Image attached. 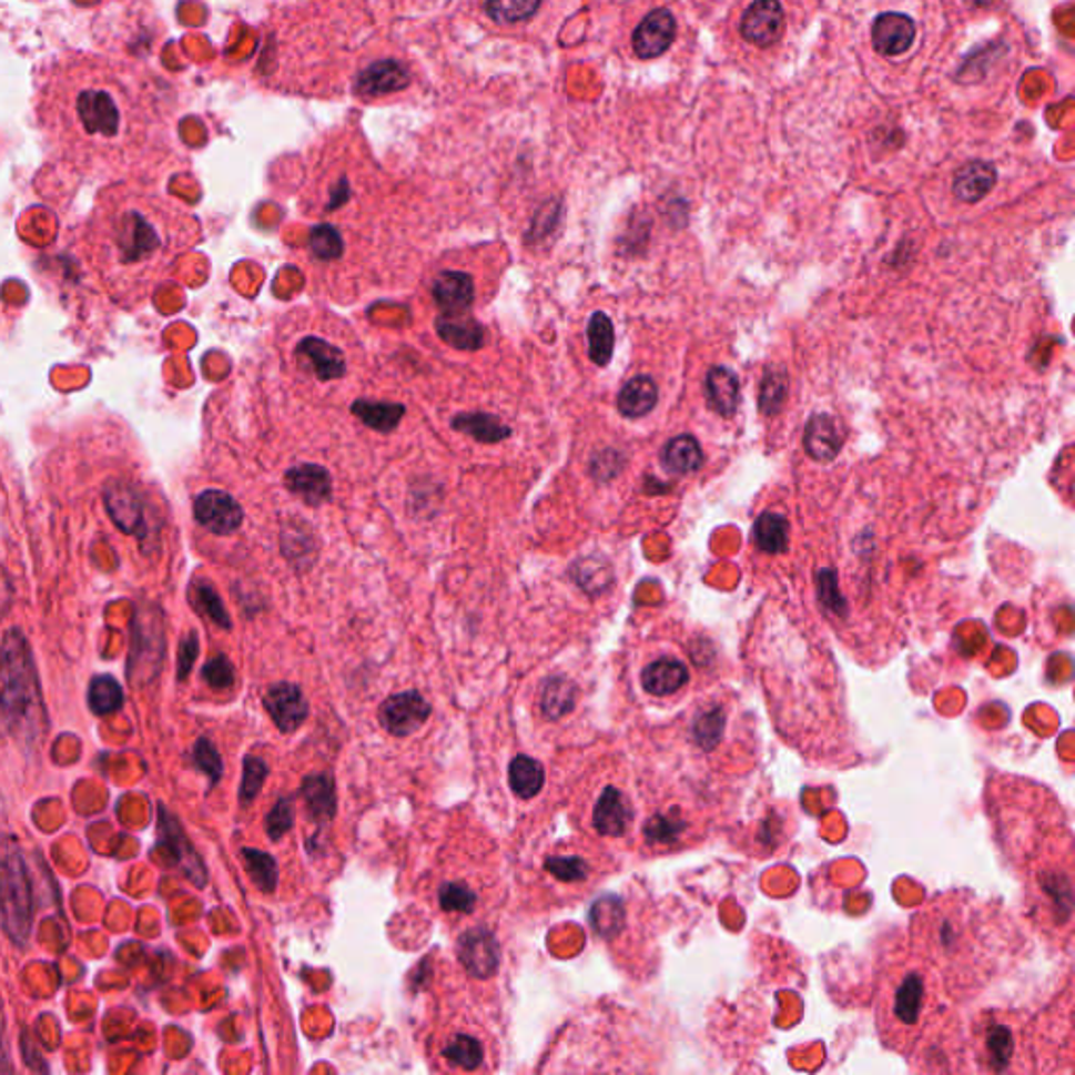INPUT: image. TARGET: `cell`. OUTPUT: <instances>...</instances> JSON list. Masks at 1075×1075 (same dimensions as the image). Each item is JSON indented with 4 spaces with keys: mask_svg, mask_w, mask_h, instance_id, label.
Instances as JSON below:
<instances>
[{
    "mask_svg": "<svg viewBox=\"0 0 1075 1075\" xmlns=\"http://www.w3.org/2000/svg\"><path fill=\"white\" fill-rule=\"evenodd\" d=\"M590 922L595 926L597 933L601 935H613L618 931V926L622 924V903L616 897H604V900L597 901L592 905V912H590Z\"/></svg>",
    "mask_w": 1075,
    "mask_h": 1075,
    "instance_id": "cell-42",
    "label": "cell"
},
{
    "mask_svg": "<svg viewBox=\"0 0 1075 1075\" xmlns=\"http://www.w3.org/2000/svg\"><path fill=\"white\" fill-rule=\"evenodd\" d=\"M194 763H196L197 769L202 773H206L211 778V783H216L221 780L223 775V761L216 752L215 743L206 738L197 740L196 746H194Z\"/></svg>",
    "mask_w": 1075,
    "mask_h": 1075,
    "instance_id": "cell-48",
    "label": "cell"
},
{
    "mask_svg": "<svg viewBox=\"0 0 1075 1075\" xmlns=\"http://www.w3.org/2000/svg\"><path fill=\"white\" fill-rule=\"evenodd\" d=\"M242 863L253 879L256 886L265 893H272L277 884V863L270 853L256 851V849H244L242 851Z\"/></svg>",
    "mask_w": 1075,
    "mask_h": 1075,
    "instance_id": "cell-37",
    "label": "cell"
},
{
    "mask_svg": "<svg viewBox=\"0 0 1075 1075\" xmlns=\"http://www.w3.org/2000/svg\"><path fill=\"white\" fill-rule=\"evenodd\" d=\"M754 542L763 552H782L788 545V521L778 513H763L754 524Z\"/></svg>",
    "mask_w": 1075,
    "mask_h": 1075,
    "instance_id": "cell-36",
    "label": "cell"
},
{
    "mask_svg": "<svg viewBox=\"0 0 1075 1075\" xmlns=\"http://www.w3.org/2000/svg\"><path fill=\"white\" fill-rule=\"evenodd\" d=\"M202 679L213 689H230L235 681L234 666L225 656H216L202 668Z\"/></svg>",
    "mask_w": 1075,
    "mask_h": 1075,
    "instance_id": "cell-50",
    "label": "cell"
},
{
    "mask_svg": "<svg viewBox=\"0 0 1075 1075\" xmlns=\"http://www.w3.org/2000/svg\"><path fill=\"white\" fill-rule=\"evenodd\" d=\"M444 1056L450 1061L452 1065L473 1072L484 1061V1048L475 1037L456 1036L452 1037L450 1044L446 1046Z\"/></svg>",
    "mask_w": 1075,
    "mask_h": 1075,
    "instance_id": "cell-38",
    "label": "cell"
},
{
    "mask_svg": "<svg viewBox=\"0 0 1075 1075\" xmlns=\"http://www.w3.org/2000/svg\"><path fill=\"white\" fill-rule=\"evenodd\" d=\"M433 298L444 315H463L475 301V284L469 274L446 272L433 282Z\"/></svg>",
    "mask_w": 1075,
    "mask_h": 1075,
    "instance_id": "cell-18",
    "label": "cell"
},
{
    "mask_svg": "<svg viewBox=\"0 0 1075 1075\" xmlns=\"http://www.w3.org/2000/svg\"><path fill=\"white\" fill-rule=\"evenodd\" d=\"M105 507H108L112 521L124 534H138L139 529L143 528L145 509H143V503H141L138 491L131 486H126L122 481H114L112 486H108L105 488Z\"/></svg>",
    "mask_w": 1075,
    "mask_h": 1075,
    "instance_id": "cell-19",
    "label": "cell"
},
{
    "mask_svg": "<svg viewBox=\"0 0 1075 1075\" xmlns=\"http://www.w3.org/2000/svg\"><path fill=\"white\" fill-rule=\"evenodd\" d=\"M643 836L649 844L662 846V849H677L687 846L693 836V823H689V818L684 815L683 807H666L662 811L653 813L643 825Z\"/></svg>",
    "mask_w": 1075,
    "mask_h": 1075,
    "instance_id": "cell-14",
    "label": "cell"
},
{
    "mask_svg": "<svg viewBox=\"0 0 1075 1075\" xmlns=\"http://www.w3.org/2000/svg\"><path fill=\"white\" fill-rule=\"evenodd\" d=\"M574 578L588 592H599V590L609 587V582H611L609 566L606 561H597L595 557L580 559L574 566Z\"/></svg>",
    "mask_w": 1075,
    "mask_h": 1075,
    "instance_id": "cell-41",
    "label": "cell"
},
{
    "mask_svg": "<svg viewBox=\"0 0 1075 1075\" xmlns=\"http://www.w3.org/2000/svg\"><path fill=\"white\" fill-rule=\"evenodd\" d=\"M475 893L463 882H448L439 891V905L446 912H473Z\"/></svg>",
    "mask_w": 1075,
    "mask_h": 1075,
    "instance_id": "cell-45",
    "label": "cell"
},
{
    "mask_svg": "<svg viewBox=\"0 0 1075 1075\" xmlns=\"http://www.w3.org/2000/svg\"><path fill=\"white\" fill-rule=\"evenodd\" d=\"M265 778H267V764L256 757H246L244 759V778H242V785H240V802L242 804H251L255 801L258 790L265 783Z\"/></svg>",
    "mask_w": 1075,
    "mask_h": 1075,
    "instance_id": "cell-44",
    "label": "cell"
},
{
    "mask_svg": "<svg viewBox=\"0 0 1075 1075\" xmlns=\"http://www.w3.org/2000/svg\"><path fill=\"white\" fill-rule=\"evenodd\" d=\"M706 402L719 416H733L740 406V381L729 368H712L706 374Z\"/></svg>",
    "mask_w": 1075,
    "mask_h": 1075,
    "instance_id": "cell-23",
    "label": "cell"
},
{
    "mask_svg": "<svg viewBox=\"0 0 1075 1075\" xmlns=\"http://www.w3.org/2000/svg\"><path fill=\"white\" fill-rule=\"evenodd\" d=\"M156 849H164L166 855H171V865L179 868L183 872V876L190 880L192 884H196L197 889L206 886L204 861L200 860L196 849L185 836L179 820L173 813H169L164 807L158 809Z\"/></svg>",
    "mask_w": 1075,
    "mask_h": 1075,
    "instance_id": "cell-8",
    "label": "cell"
},
{
    "mask_svg": "<svg viewBox=\"0 0 1075 1075\" xmlns=\"http://www.w3.org/2000/svg\"><path fill=\"white\" fill-rule=\"evenodd\" d=\"M740 32L743 40L757 47H771L783 32V9L780 0H754L743 13Z\"/></svg>",
    "mask_w": 1075,
    "mask_h": 1075,
    "instance_id": "cell-12",
    "label": "cell"
},
{
    "mask_svg": "<svg viewBox=\"0 0 1075 1075\" xmlns=\"http://www.w3.org/2000/svg\"><path fill=\"white\" fill-rule=\"evenodd\" d=\"M0 1069L2 1072H11V1063H9V1048H7V1037H4V1023H2V1000H0Z\"/></svg>",
    "mask_w": 1075,
    "mask_h": 1075,
    "instance_id": "cell-53",
    "label": "cell"
},
{
    "mask_svg": "<svg viewBox=\"0 0 1075 1075\" xmlns=\"http://www.w3.org/2000/svg\"><path fill=\"white\" fill-rule=\"evenodd\" d=\"M818 590H820L823 607H828L832 613L842 616V618L846 616V604L842 599L839 582H836V576H834L832 569H821L818 574Z\"/></svg>",
    "mask_w": 1075,
    "mask_h": 1075,
    "instance_id": "cell-47",
    "label": "cell"
},
{
    "mask_svg": "<svg viewBox=\"0 0 1075 1075\" xmlns=\"http://www.w3.org/2000/svg\"><path fill=\"white\" fill-rule=\"evenodd\" d=\"M294 811L293 802L288 799L275 802L272 813L267 815V834L277 841L282 839L291 828H293Z\"/></svg>",
    "mask_w": 1075,
    "mask_h": 1075,
    "instance_id": "cell-51",
    "label": "cell"
},
{
    "mask_svg": "<svg viewBox=\"0 0 1075 1075\" xmlns=\"http://www.w3.org/2000/svg\"><path fill=\"white\" fill-rule=\"evenodd\" d=\"M194 517L202 528L216 536L234 534L242 526L244 513L234 498L221 489L202 491L194 503Z\"/></svg>",
    "mask_w": 1075,
    "mask_h": 1075,
    "instance_id": "cell-10",
    "label": "cell"
},
{
    "mask_svg": "<svg viewBox=\"0 0 1075 1075\" xmlns=\"http://www.w3.org/2000/svg\"><path fill=\"white\" fill-rule=\"evenodd\" d=\"M842 446L841 427L828 414H815L804 429V450L821 463H830L839 456Z\"/></svg>",
    "mask_w": 1075,
    "mask_h": 1075,
    "instance_id": "cell-22",
    "label": "cell"
},
{
    "mask_svg": "<svg viewBox=\"0 0 1075 1075\" xmlns=\"http://www.w3.org/2000/svg\"><path fill=\"white\" fill-rule=\"evenodd\" d=\"M164 651L166 639L162 611L154 606L139 607L131 625V651L126 662V679L131 687L145 689L156 681Z\"/></svg>",
    "mask_w": 1075,
    "mask_h": 1075,
    "instance_id": "cell-4",
    "label": "cell"
},
{
    "mask_svg": "<svg viewBox=\"0 0 1075 1075\" xmlns=\"http://www.w3.org/2000/svg\"><path fill=\"white\" fill-rule=\"evenodd\" d=\"M996 185V169L990 162L975 160L960 169L954 176V194L962 202H978Z\"/></svg>",
    "mask_w": 1075,
    "mask_h": 1075,
    "instance_id": "cell-24",
    "label": "cell"
},
{
    "mask_svg": "<svg viewBox=\"0 0 1075 1075\" xmlns=\"http://www.w3.org/2000/svg\"><path fill=\"white\" fill-rule=\"evenodd\" d=\"M192 601H194V606H196L197 609H200V611H202V613L209 618V620H213L216 626H221V628H232V620H230V616H227V611H225V607H223L221 597L216 595L215 588L211 587L209 582H196V585L192 587Z\"/></svg>",
    "mask_w": 1075,
    "mask_h": 1075,
    "instance_id": "cell-39",
    "label": "cell"
},
{
    "mask_svg": "<svg viewBox=\"0 0 1075 1075\" xmlns=\"http://www.w3.org/2000/svg\"><path fill=\"white\" fill-rule=\"evenodd\" d=\"M110 232H112V244L116 249L118 261L122 265H133L150 258L162 244L156 225L143 213L141 206L118 211Z\"/></svg>",
    "mask_w": 1075,
    "mask_h": 1075,
    "instance_id": "cell-7",
    "label": "cell"
},
{
    "mask_svg": "<svg viewBox=\"0 0 1075 1075\" xmlns=\"http://www.w3.org/2000/svg\"><path fill=\"white\" fill-rule=\"evenodd\" d=\"M32 880L20 842L11 834H0V926L23 947L32 935Z\"/></svg>",
    "mask_w": 1075,
    "mask_h": 1075,
    "instance_id": "cell-3",
    "label": "cell"
},
{
    "mask_svg": "<svg viewBox=\"0 0 1075 1075\" xmlns=\"http://www.w3.org/2000/svg\"><path fill=\"white\" fill-rule=\"evenodd\" d=\"M294 355L298 359H307L315 378H320V381H336L347 371L345 357H343L341 349H336L331 343L315 338V336L303 338L296 345Z\"/></svg>",
    "mask_w": 1075,
    "mask_h": 1075,
    "instance_id": "cell-21",
    "label": "cell"
},
{
    "mask_svg": "<svg viewBox=\"0 0 1075 1075\" xmlns=\"http://www.w3.org/2000/svg\"><path fill=\"white\" fill-rule=\"evenodd\" d=\"M968 2H971V4H975V7H990V4H994L996 0H968Z\"/></svg>",
    "mask_w": 1075,
    "mask_h": 1075,
    "instance_id": "cell-54",
    "label": "cell"
},
{
    "mask_svg": "<svg viewBox=\"0 0 1075 1075\" xmlns=\"http://www.w3.org/2000/svg\"><path fill=\"white\" fill-rule=\"evenodd\" d=\"M0 721L28 752L39 746L49 724L37 662L20 628H9L0 643Z\"/></svg>",
    "mask_w": 1075,
    "mask_h": 1075,
    "instance_id": "cell-2",
    "label": "cell"
},
{
    "mask_svg": "<svg viewBox=\"0 0 1075 1075\" xmlns=\"http://www.w3.org/2000/svg\"><path fill=\"white\" fill-rule=\"evenodd\" d=\"M548 872L555 876L557 880H564V882H576V880H585L588 874V863L578 858V855H567V858H548L547 863H545Z\"/></svg>",
    "mask_w": 1075,
    "mask_h": 1075,
    "instance_id": "cell-46",
    "label": "cell"
},
{
    "mask_svg": "<svg viewBox=\"0 0 1075 1075\" xmlns=\"http://www.w3.org/2000/svg\"><path fill=\"white\" fill-rule=\"evenodd\" d=\"M352 412L366 427L381 430V433H392L402 423L406 408L402 404L359 399V402L353 404Z\"/></svg>",
    "mask_w": 1075,
    "mask_h": 1075,
    "instance_id": "cell-30",
    "label": "cell"
},
{
    "mask_svg": "<svg viewBox=\"0 0 1075 1075\" xmlns=\"http://www.w3.org/2000/svg\"><path fill=\"white\" fill-rule=\"evenodd\" d=\"M430 706L416 691H406L385 700L378 710L381 724L397 738L412 736L429 719Z\"/></svg>",
    "mask_w": 1075,
    "mask_h": 1075,
    "instance_id": "cell-9",
    "label": "cell"
},
{
    "mask_svg": "<svg viewBox=\"0 0 1075 1075\" xmlns=\"http://www.w3.org/2000/svg\"><path fill=\"white\" fill-rule=\"evenodd\" d=\"M662 463L666 470L675 475H691L696 470L702 469L704 465V452L700 448L698 439L691 435H679L666 444L662 452Z\"/></svg>",
    "mask_w": 1075,
    "mask_h": 1075,
    "instance_id": "cell-28",
    "label": "cell"
},
{
    "mask_svg": "<svg viewBox=\"0 0 1075 1075\" xmlns=\"http://www.w3.org/2000/svg\"><path fill=\"white\" fill-rule=\"evenodd\" d=\"M458 959L473 977L488 978L500 966V945L486 929H470L458 939Z\"/></svg>",
    "mask_w": 1075,
    "mask_h": 1075,
    "instance_id": "cell-11",
    "label": "cell"
},
{
    "mask_svg": "<svg viewBox=\"0 0 1075 1075\" xmlns=\"http://www.w3.org/2000/svg\"><path fill=\"white\" fill-rule=\"evenodd\" d=\"M632 820H635V811H632L630 799L626 797L622 790L607 785L606 790L601 792L599 801H597L595 811H592L595 830L601 836L620 839L628 832Z\"/></svg>",
    "mask_w": 1075,
    "mask_h": 1075,
    "instance_id": "cell-15",
    "label": "cell"
},
{
    "mask_svg": "<svg viewBox=\"0 0 1075 1075\" xmlns=\"http://www.w3.org/2000/svg\"><path fill=\"white\" fill-rule=\"evenodd\" d=\"M542 0H488V16L500 23H515L531 18Z\"/></svg>",
    "mask_w": 1075,
    "mask_h": 1075,
    "instance_id": "cell-40",
    "label": "cell"
},
{
    "mask_svg": "<svg viewBox=\"0 0 1075 1075\" xmlns=\"http://www.w3.org/2000/svg\"><path fill=\"white\" fill-rule=\"evenodd\" d=\"M785 392H788V383H785V374L780 372H767L764 376L763 387H761V410L764 414H773L782 406L783 399H785Z\"/></svg>",
    "mask_w": 1075,
    "mask_h": 1075,
    "instance_id": "cell-49",
    "label": "cell"
},
{
    "mask_svg": "<svg viewBox=\"0 0 1075 1075\" xmlns=\"http://www.w3.org/2000/svg\"><path fill=\"white\" fill-rule=\"evenodd\" d=\"M435 328H437V334L444 343H448L454 349H463V352H477L484 347L486 343V333L484 328L473 322V320H467L463 315H442L437 322H435Z\"/></svg>",
    "mask_w": 1075,
    "mask_h": 1075,
    "instance_id": "cell-26",
    "label": "cell"
},
{
    "mask_svg": "<svg viewBox=\"0 0 1075 1075\" xmlns=\"http://www.w3.org/2000/svg\"><path fill=\"white\" fill-rule=\"evenodd\" d=\"M509 782L519 799H534L542 790L545 769L529 757H517L509 767Z\"/></svg>",
    "mask_w": 1075,
    "mask_h": 1075,
    "instance_id": "cell-32",
    "label": "cell"
},
{
    "mask_svg": "<svg viewBox=\"0 0 1075 1075\" xmlns=\"http://www.w3.org/2000/svg\"><path fill=\"white\" fill-rule=\"evenodd\" d=\"M698 666H700V662H696L691 658L665 653V656H658L656 660L643 666L639 683H641L643 693L649 696L651 700H658V702H679L681 700L683 702L684 698L689 696V691L708 684V681L698 677V672H696Z\"/></svg>",
    "mask_w": 1075,
    "mask_h": 1075,
    "instance_id": "cell-5",
    "label": "cell"
},
{
    "mask_svg": "<svg viewBox=\"0 0 1075 1075\" xmlns=\"http://www.w3.org/2000/svg\"><path fill=\"white\" fill-rule=\"evenodd\" d=\"M886 1004L889 1018L895 1027V1037L914 1034L924 1021L926 1011L931 1008V990L926 975L920 973L919 968H907L897 975H891Z\"/></svg>",
    "mask_w": 1075,
    "mask_h": 1075,
    "instance_id": "cell-6",
    "label": "cell"
},
{
    "mask_svg": "<svg viewBox=\"0 0 1075 1075\" xmlns=\"http://www.w3.org/2000/svg\"><path fill=\"white\" fill-rule=\"evenodd\" d=\"M452 429L467 433L473 439L481 444H498L510 437V429L503 425L496 416L486 412H469V414H458L452 420Z\"/></svg>",
    "mask_w": 1075,
    "mask_h": 1075,
    "instance_id": "cell-29",
    "label": "cell"
},
{
    "mask_svg": "<svg viewBox=\"0 0 1075 1075\" xmlns=\"http://www.w3.org/2000/svg\"><path fill=\"white\" fill-rule=\"evenodd\" d=\"M263 704L277 724V729H282L284 733L294 731L310 714L307 700L296 684L277 683L270 687V691L263 698Z\"/></svg>",
    "mask_w": 1075,
    "mask_h": 1075,
    "instance_id": "cell-16",
    "label": "cell"
},
{
    "mask_svg": "<svg viewBox=\"0 0 1075 1075\" xmlns=\"http://www.w3.org/2000/svg\"><path fill=\"white\" fill-rule=\"evenodd\" d=\"M677 21L668 9H656L632 34V49L641 59L660 58L675 40Z\"/></svg>",
    "mask_w": 1075,
    "mask_h": 1075,
    "instance_id": "cell-13",
    "label": "cell"
},
{
    "mask_svg": "<svg viewBox=\"0 0 1075 1075\" xmlns=\"http://www.w3.org/2000/svg\"><path fill=\"white\" fill-rule=\"evenodd\" d=\"M410 82V74L395 61H378L364 70L357 79V89L364 95H387L393 91L404 89Z\"/></svg>",
    "mask_w": 1075,
    "mask_h": 1075,
    "instance_id": "cell-25",
    "label": "cell"
},
{
    "mask_svg": "<svg viewBox=\"0 0 1075 1075\" xmlns=\"http://www.w3.org/2000/svg\"><path fill=\"white\" fill-rule=\"evenodd\" d=\"M197 651H200V641H197L196 632H190L181 646H179V658H176V677L183 681L187 679V675L192 672V666L196 662Z\"/></svg>",
    "mask_w": 1075,
    "mask_h": 1075,
    "instance_id": "cell-52",
    "label": "cell"
},
{
    "mask_svg": "<svg viewBox=\"0 0 1075 1075\" xmlns=\"http://www.w3.org/2000/svg\"><path fill=\"white\" fill-rule=\"evenodd\" d=\"M284 481H286V488L312 507L328 503L333 494L331 473L317 465H296L286 473Z\"/></svg>",
    "mask_w": 1075,
    "mask_h": 1075,
    "instance_id": "cell-20",
    "label": "cell"
},
{
    "mask_svg": "<svg viewBox=\"0 0 1075 1075\" xmlns=\"http://www.w3.org/2000/svg\"><path fill=\"white\" fill-rule=\"evenodd\" d=\"M576 700H578L576 684L571 683L569 679H564V677H552V679H548L545 689H542L540 706H542V712L547 714L548 719L557 721V719H564L576 708Z\"/></svg>",
    "mask_w": 1075,
    "mask_h": 1075,
    "instance_id": "cell-31",
    "label": "cell"
},
{
    "mask_svg": "<svg viewBox=\"0 0 1075 1075\" xmlns=\"http://www.w3.org/2000/svg\"><path fill=\"white\" fill-rule=\"evenodd\" d=\"M37 114L47 143L77 156L131 152L145 143L143 84L108 59L70 53L40 84Z\"/></svg>",
    "mask_w": 1075,
    "mask_h": 1075,
    "instance_id": "cell-1",
    "label": "cell"
},
{
    "mask_svg": "<svg viewBox=\"0 0 1075 1075\" xmlns=\"http://www.w3.org/2000/svg\"><path fill=\"white\" fill-rule=\"evenodd\" d=\"M313 255L322 261H334L343 255V240L333 225H317L310 234Z\"/></svg>",
    "mask_w": 1075,
    "mask_h": 1075,
    "instance_id": "cell-43",
    "label": "cell"
},
{
    "mask_svg": "<svg viewBox=\"0 0 1075 1075\" xmlns=\"http://www.w3.org/2000/svg\"><path fill=\"white\" fill-rule=\"evenodd\" d=\"M613 324L606 313H592L588 322V355L597 366H607L613 355Z\"/></svg>",
    "mask_w": 1075,
    "mask_h": 1075,
    "instance_id": "cell-34",
    "label": "cell"
},
{
    "mask_svg": "<svg viewBox=\"0 0 1075 1075\" xmlns=\"http://www.w3.org/2000/svg\"><path fill=\"white\" fill-rule=\"evenodd\" d=\"M303 799L317 821H331L334 815V783L328 775H312L303 783Z\"/></svg>",
    "mask_w": 1075,
    "mask_h": 1075,
    "instance_id": "cell-35",
    "label": "cell"
},
{
    "mask_svg": "<svg viewBox=\"0 0 1075 1075\" xmlns=\"http://www.w3.org/2000/svg\"><path fill=\"white\" fill-rule=\"evenodd\" d=\"M87 700H89V708L98 717H108V714H114L124 704V691L112 675H99L89 684Z\"/></svg>",
    "mask_w": 1075,
    "mask_h": 1075,
    "instance_id": "cell-33",
    "label": "cell"
},
{
    "mask_svg": "<svg viewBox=\"0 0 1075 1075\" xmlns=\"http://www.w3.org/2000/svg\"><path fill=\"white\" fill-rule=\"evenodd\" d=\"M916 37V23L903 13H882L872 26V44L880 55L905 53Z\"/></svg>",
    "mask_w": 1075,
    "mask_h": 1075,
    "instance_id": "cell-17",
    "label": "cell"
},
{
    "mask_svg": "<svg viewBox=\"0 0 1075 1075\" xmlns=\"http://www.w3.org/2000/svg\"><path fill=\"white\" fill-rule=\"evenodd\" d=\"M658 404V385L651 376H635L626 383L618 395V410L626 418H641L656 408Z\"/></svg>",
    "mask_w": 1075,
    "mask_h": 1075,
    "instance_id": "cell-27",
    "label": "cell"
}]
</instances>
